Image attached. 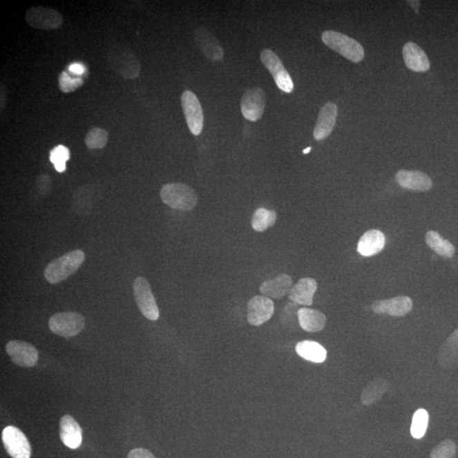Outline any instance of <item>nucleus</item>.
Returning a JSON list of instances; mask_svg holds the SVG:
<instances>
[{"label":"nucleus","instance_id":"1","mask_svg":"<svg viewBox=\"0 0 458 458\" xmlns=\"http://www.w3.org/2000/svg\"><path fill=\"white\" fill-rule=\"evenodd\" d=\"M85 254L81 249L66 253L61 258L52 260L44 270V277L52 285L58 284L78 270L84 263Z\"/></svg>","mask_w":458,"mask_h":458},{"label":"nucleus","instance_id":"2","mask_svg":"<svg viewBox=\"0 0 458 458\" xmlns=\"http://www.w3.org/2000/svg\"><path fill=\"white\" fill-rule=\"evenodd\" d=\"M107 62L114 72L125 79H134L140 76L141 66L139 59L128 47H111L108 52Z\"/></svg>","mask_w":458,"mask_h":458},{"label":"nucleus","instance_id":"3","mask_svg":"<svg viewBox=\"0 0 458 458\" xmlns=\"http://www.w3.org/2000/svg\"><path fill=\"white\" fill-rule=\"evenodd\" d=\"M160 195L164 203L178 211H191L198 202V197L195 191L181 182L164 185Z\"/></svg>","mask_w":458,"mask_h":458},{"label":"nucleus","instance_id":"4","mask_svg":"<svg viewBox=\"0 0 458 458\" xmlns=\"http://www.w3.org/2000/svg\"><path fill=\"white\" fill-rule=\"evenodd\" d=\"M323 42L331 50L343 55L352 62H360L364 58V50L355 39L335 31H325L322 35Z\"/></svg>","mask_w":458,"mask_h":458},{"label":"nucleus","instance_id":"5","mask_svg":"<svg viewBox=\"0 0 458 458\" xmlns=\"http://www.w3.org/2000/svg\"><path fill=\"white\" fill-rule=\"evenodd\" d=\"M50 329L63 337H73L80 334L85 327L84 316L75 312H59L48 321Z\"/></svg>","mask_w":458,"mask_h":458},{"label":"nucleus","instance_id":"6","mask_svg":"<svg viewBox=\"0 0 458 458\" xmlns=\"http://www.w3.org/2000/svg\"><path fill=\"white\" fill-rule=\"evenodd\" d=\"M133 295L141 314L151 321L160 318L158 304L149 282L143 277H137L133 283Z\"/></svg>","mask_w":458,"mask_h":458},{"label":"nucleus","instance_id":"7","mask_svg":"<svg viewBox=\"0 0 458 458\" xmlns=\"http://www.w3.org/2000/svg\"><path fill=\"white\" fill-rule=\"evenodd\" d=\"M3 446L9 455L13 458H30L32 455L31 446L23 432L15 426H7L2 432Z\"/></svg>","mask_w":458,"mask_h":458},{"label":"nucleus","instance_id":"8","mask_svg":"<svg viewBox=\"0 0 458 458\" xmlns=\"http://www.w3.org/2000/svg\"><path fill=\"white\" fill-rule=\"evenodd\" d=\"M260 61L274 77L275 83L282 91L292 93L294 84L292 77L285 69L281 59L271 50H264L260 54Z\"/></svg>","mask_w":458,"mask_h":458},{"label":"nucleus","instance_id":"9","mask_svg":"<svg viewBox=\"0 0 458 458\" xmlns=\"http://www.w3.org/2000/svg\"><path fill=\"white\" fill-rule=\"evenodd\" d=\"M25 19L29 26L39 30L57 29L63 23V17L58 10L44 6L30 8Z\"/></svg>","mask_w":458,"mask_h":458},{"label":"nucleus","instance_id":"10","mask_svg":"<svg viewBox=\"0 0 458 458\" xmlns=\"http://www.w3.org/2000/svg\"><path fill=\"white\" fill-rule=\"evenodd\" d=\"M181 103L189 130L193 135H200L203 130L204 115L198 98L193 92L184 91Z\"/></svg>","mask_w":458,"mask_h":458},{"label":"nucleus","instance_id":"11","mask_svg":"<svg viewBox=\"0 0 458 458\" xmlns=\"http://www.w3.org/2000/svg\"><path fill=\"white\" fill-rule=\"evenodd\" d=\"M266 106V95L260 88L248 89L242 96L240 108L245 118L251 122L258 121L263 117Z\"/></svg>","mask_w":458,"mask_h":458},{"label":"nucleus","instance_id":"12","mask_svg":"<svg viewBox=\"0 0 458 458\" xmlns=\"http://www.w3.org/2000/svg\"><path fill=\"white\" fill-rule=\"evenodd\" d=\"M7 354L17 366L32 368L38 362L39 352L28 342L11 341L6 346Z\"/></svg>","mask_w":458,"mask_h":458},{"label":"nucleus","instance_id":"13","mask_svg":"<svg viewBox=\"0 0 458 458\" xmlns=\"http://www.w3.org/2000/svg\"><path fill=\"white\" fill-rule=\"evenodd\" d=\"M274 314V301L267 296H256L248 303V322L253 326L263 325Z\"/></svg>","mask_w":458,"mask_h":458},{"label":"nucleus","instance_id":"14","mask_svg":"<svg viewBox=\"0 0 458 458\" xmlns=\"http://www.w3.org/2000/svg\"><path fill=\"white\" fill-rule=\"evenodd\" d=\"M412 300L408 296H397L388 300H376L372 305L376 314H388L393 316H403L412 309Z\"/></svg>","mask_w":458,"mask_h":458},{"label":"nucleus","instance_id":"15","mask_svg":"<svg viewBox=\"0 0 458 458\" xmlns=\"http://www.w3.org/2000/svg\"><path fill=\"white\" fill-rule=\"evenodd\" d=\"M195 41L197 47L200 48L204 57L212 61H221L225 55L223 48L218 42L217 38L212 35L207 28H198L195 31Z\"/></svg>","mask_w":458,"mask_h":458},{"label":"nucleus","instance_id":"16","mask_svg":"<svg viewBox=\"0 0 458 458\" xmlns=\"http://www.w3.org/2000/svg\"><path fill=\"white\" fill-rule=\"evenodd\" d=\"M397 184L410 191L426 192L433 187V181L427 174L419 171L401 170L396 175Z\"/></svg>","mask_w":458,"mask_h":458},{"label":"nucleus","instance_id":"17","mask_svg":"<svg viewBox=\"0 0 458 458\" xmlns=\"http://www.w3.org/2000/svg\"><path fill=\"white\" fill-rule=\"evenodd\" d=\"M59 437L63 444L70 449H77L83 441V431L72 416H63L59 422Z\"/></svg>","mask_w":458,"mask_h":458},{"label":"nucleus","instance_id":"18","mask_svg":"<svg viewBox=\"0 0 458 458\" xmlns=\"http://www.w3.org/2000/svg\"><path fill=\"white\" fill-rule=\"evenodd\" d=\"M337 114L338 108L334 103H327L322 108L314 128L315 140L318 141L325 140L330 135L336 122Z\"/></svg>","mask_w":458,"mask_h":458},{"label":"nucleus","instance_id":"19","mask_svg":"<svg viewBox=\"0 0 458 458\" xmlns=\"http://www.w3.org/2000/svg\"><path fill=\"white\" fill-rule=\"evenodd\" d=\"M318 289V283L314 278L300 279L289 292V299L297 305H312L314 296Z\"/></svg>","mask_w":458,"mask_h":458},{"label":"nucleus","instance_id":"20","mask_svg":"<svg viewBox=\"0 0 458 458\" xmlns=\"http://www.w3.org/2000/svg\"><path fill=\"white\" fill-rule=\"evenodd\" d=\"M385 245V236L378 229L368 230L357 244V251L363 256L370 258L381 252Z\"/></svg>","mask_w":458,"mask_h":458},{"label":"nucleus","instance_id":"21","mask_svg":"<svg viewBox=\"0 0 458 458\" xmlns=\"http://www.w3.org/2000/svg\"><path fill=\"white\" fill-rule=\"evenodd\" d=\"M403 57L409 69L417 73L427 72L430 63L424 51L414 43H408L403 48Z\"/></svg>","mask_w":458,"mask_h":458},{"label":"nucleus","instance_id":"22","mask_svg":"<svg viewBox=\"0 0 458 458\" xmlns=\"http://www.w3.org/2000/svg\"><path fill=\"white\" fill-rule=\"evenodd\" d=\"M292 283V278L289 275H278L277 278L263 282L260 286V292L270 299L279 300L289 294Z\"/></svg>","mask_w":458,"mask_h":458},{"label":"nucleus","instance_id":"23","mask_svg":"<svg viewBox=\"0 0 458 458\" xmlns=\"http://www.w3.org/2000/svg\"><path fill=\"white\" fill-rule=\"evenodd\" d=\"M297 315L301 329L307 332H320L325 327L327 316L322 312L304 307L299 309Z\"/></svg>","mask_w":458,"mask_h":458},{"label":"nucleus","instance_id":"24","mask_svg":"<svg viewBox=\"0 0 458 458\" xmlns=\"http://www.w3.org/2000/svg\"><path fill=\"white\" fill-rule=\"evenodd\" d=\"M95 189L91 185H84L76 189L73 193V209L80 216L90 214L93 207V196Z\"/></svg>","mask_w":458,"mask_h":458},{"label":"nucleus","instance_id":"25","mask_svg":"<svg viewBox=\"0 0 458 458\" xmlns=\"http://www.w3.org/2000/svg\"><path fill=\"white\" fill-rule=\"evenodd\" d=\"M296 351L300 357L305 360L315 363L325 362L327 359V351L323 345L318 342L304 341L296 345Z\"/></svg>","mask_w":458,"mask_h":458},{"label":"nucleus","instance_id":"26","mask_svg":"<svg viewBox=\"0 0 458 458\" xmlns=\"http://www.w3.org/2000/svg\"><path fill=\"white\" fill-rule=\"evenodd\" d=\"M390 383L383 378H377L368 383L363 390L361 401L365 405H371L381 401L383 394L388 390Z\"/></svg>","mask_w":458,"mask_h":458},{"label":"nucleus","instance_id":"27","mask_svg":"<svg viewBox=\"0 0 458 458\" xmlns=\"http://www.w3.org/2000/svg\"><path fill=\"white\" fill-rule=\"evenodd\" d=\"M458 356V330L450 335L439 348L438 361L442 367L449 368L456 363Z\"/></svg>","mask_w":458,"mask_h":458},{"label":"nucleus","instance_id":"28","mask_svg":"<svg viewBox=\"0 0 458 458\" xmlns=\"http://www.w3.org/2000/svg\"><path fill=\"white\" fill-rule=\"evenodd\" d=\"M426 244L437 255L446 258H452L455 254V247L448 240H444L435 231H429L426 236Z\"/></svg>","mask_w":458,"mask_h":458},{"label":"nucleus","instance_id":"29","mask_svg":"<svg viewBox=\"0 0 458 458\" xmlns=\"http://www.w3.org/2000/svg\"><path fill=\"white\" fill-rule=\"evenodd\" d=\"M277 213L274 211L267 210L266 208H259L253 215L251 225L256 232H264L276 222Z\"/></svg>","mask_w":458,"mask_h":458},{"label":"nucleus","instance_id":"30","mask_svg":"<svg viewBox=\"0 0 458 458\" xmlns=\"http://www.w3.org/2000/svg\"><path fill=\"white\" fill-rule=\"evenodd\" d=\"M429 424V413L426 409H419L412 417L411 434L415 439H421L426 435Z\"/></svg>","mask_w":458,"mask_h":458},{"label":"nucleus","instance_id":"31","mask_svg":"<svg viewBox=\"0 0 458 458\" xmlns=\"http://www.w3.org/2000/svg\"><path fill=\"white\" fill-rule=\"evenodd\" d=\"M85 144L90 150H99L106 147L108 142V133L105 129L95 128L89 130L85 137Z\"/></svg>","mask_w":458,"mask_h":458},{"label":"nucleus","instance_id":"32","mask_svg":"<svg viewBox=\"0 0 458 458\" xmlns=\"http://www.w3.org/2000/svg\"><path fill=\"white\" fill-rule=\"evenodd\" d=\"M70 159L69 149L64 145H58L50 151V160L55 165V170L59 173L65 172L66 162Z\"/></svg>","mask_w":458,"mask_h":458},{"label":"nucleus","instance_id":"33","mask_svg":"<svg viewBox=\"0 0 458 458\" xmlns=\"http://www.w3.org/2000/svg\"><path fill=\"white\" fill-rule=\"evenodd\" d=\"M457 452L456 443L452 439H445L441 444L432 450L430 453L431 458H453Z\"/></svg>","mask_w":458,"mask_h":458},{"label":"nucleus","instance_id":"34","mask_svg":"<svg viewBox=\"0 0 458 458\" xmlns=\"http://www.w3.org/2000/svg\"><path fill=\"white\" fill-rule=\"evenodd\" d=\"M84 80L81 77H74L66 72H62L59 77V87L63 93L75 91L76 89L83 86Z\"/></svg>","mask_w":458,"mask_h":458},{"label":"nucleus","instance_id":"35","mask_svg":"<svg viewBox=\"0 0 458 458\" xmlns=\"http://www.w3.org/2000/svg\"><path fill=\"white\" fill-rule=\"evenodd\" d=\"M37 189L41 195H47L51 191L52 180L47 174L40 175L36 181Z\"/></svg>","mask_w":458,"mask_h":458},{"label":"nucleus","instance_id":"36","mask_svg":"<svg viewBox=\"0 0 458 458\" xmlns=\"http://www.w3.org/2000/svg\"><path fill=\"white\" fill-rule=\"evenodd\" d=\"M126 458H155V457L150 450L144 448H135L128 453Z\"/></svg>","mask_w":458,"mask_h":458},{"label":"nucleus","instance_id":"37","mask_svg":"<svg viewBox=\"0 0 458 458\" xmlns=\"http://www.w3.org/2000/svg\"><path fill=\"white\" fill-rule=\"evenodd\" d=\"M69 72L72 73L74 74V75H83L84 73V66H82L81 64H78V63H74V64L70 65L68 67Z\"/></svg>","mask_w":458,"mask_h":458},{"label":"nucleus","instance_id":"38","mask_svg":"<svg viewBox=\"0 0 458 458\" xmlns=\"http://www.w3.org/2000/svg\"><path fill=\"white\" fill-rule=\"evenodd\" d=\"M311 151H312V148L308 147V148L305 149V150L303 151V154H305V155L308 154V153L310 152Z\"/></svg>","mask_w":458,"mask_h":458}]
</instances>
